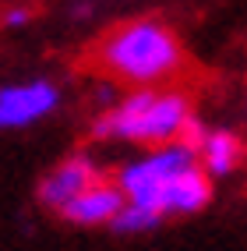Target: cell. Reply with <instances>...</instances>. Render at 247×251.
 <instances>
[{
  "label": "cell",
  "instance_id": "6da1fadb",
  "mask_svg": "<svg viewBox=\"0 0 247 251\" xmlns=\"http://www.w3.org/2000/svg\"><path fill=\"white\" fill-rule=\"evenodd\" d=\"M89 71L124 85H156L187 68V53L177 32L162 22L138 18L103 32L81 57Z\"/></svg>",
  "mask_w": 247,
  "mask_h": 251
},
{
  "label": "cell",
  "instance_id": "7a4b0ae2",
  "mask_svg": "<svg viewBox=\"0 0 247 251\" xmlns=\"http://www.w3.org/2000/svg\"><path fill=\"white\" fill-rule=\"evenodd\" d=\"M191 117V103L184 92H152L138 89L120 106L103 113L92 127L95 138H131V142H170L180 124Z\"/></svg>",
  "mask_w": 247,
  "mask_h": 251
},
{
  "label": "cell",
  "instance_id": "3957f363",
  "mask_svg": "<svg viewBox=\"0 0 247 251\" xmlns=\"http://www.w3.org/2000/svg\"><path fill=\"white\" fill-rule=\"evenodd\" d=\"M191 163H194V152H187L184 145H170V149H162V152L148 156V159H141L135 166H124L120 170V188L127 195V202L145 205V209L162 216V209H159L162 184L170 177H177L180 170H187Z\"/></svg>",
  "mask_w": 247,
  "mask_h": 251
},
{
  "label": "cell",
  "instance_id": "277c9868",
  "mask_svg": "<svg viewBox=\"0 0 247 251\" xmlns=\"http://www.w3.org/2000/svg\"><path fill=\"white\" fill-rule=\"evenodd\" d=\"M95 184H99L95 163L85 159V156H67L60 166H53V170L43 177V184H39V202L60 212L67 202H74L81 191L95 188Z\"/></svg>",
  "mask_w": 247,
  "mask_h": 251
},
{
  "label": "cell",
  "instance_id": "5b68a950",
  "mask_svg": "<svg viewBox=\"0 0 247 251\" xmlns=\"http://www.w3.org/2000/svg\"><path fill=\"white\" fill-rule=\"evenodd\" d=\"M57 106V89L49 81H32L22 89H0V127H22Z\"/></svg>",
  "mask_w": 247,
  "mask_h": 251
},
{
  "label": "cell",
  "instance_id": "8992f818",
  "mask_svg": "<svg viewBox=\"0 0 247 251\" xmlns=\"http://www.w3.org/2000/svg\"><path fill=\"white\" fill-rule=\"evenodd\" d=\"M127 205V195L124 188H113V184L99 180L95 188L81 191L74 202H67L60 209V216L67 223H81V226H92V223H113L120 216V209Z\"/></svg>",
  "mask_w": 247,
  "mask_h": 251
},
{
  "label": "cell",
  "instance_id": "52a82bcc",
  "mask_svg": "<svg viewBox=\"0 0 247 251\" xmlns=\"http://www.w3.org/2000/svg\"><path fill=\"white\" fill-rule=\"evenodd\" d=\"M212 198V184H208V170L202 166H187V170H180L177 177H170L162 184V195H159V209L162 216L170 212H198L205 209Z\"/></svg>",
  "mask_w": 247,
  "mask_h": 251
},
{
  "label": "cell",
  "instance_id": "ba28073f",
  "mask_svg": "<svg viewBox=\"0 0 247 251\" xmlns=\"http://www.w3.org/2000/svg\"><path fill=\"white\" fill-rule=\"evenodd\" d=\"M247 156V145L233 135V131H208V138H205V149H202V159H205V170L208 174H229V170H237V166L244 163Z\"/></svg>",
  "mask_w": 247,
  "mask_h": 251
},
{
  "label": "cell",
  "instance_id": "9c48e42d",
  "mask_svg": "<svg viewBox=\"0 0 247 251\" xmlns=\"http://www.w3.org/2000/svg\"><path fill=\"white\" fill-rule=\"evenodd\" d=\"M159 220H162L159 212L145 209V205H135V202H127V205L120 209V216H117V220H113L110 226L117 230V233H138V230H152V226H159Z\"/></svg>",
  "mask_w": 247,
  "mask_h": 251
},
{
  "label": "cell",
  "instance_id": "30bf717a",
  "mask_svg": "<svg viewBox=\"0 0 247 251\" xmlns=\"http://www.w3.org/2000/svg\"><path fill=\"white\" fill-rule=\"evenodd\" d=\"M205 138H208V131H205V124L198 121V117H187V121L180 124V131H177V145H184L187 152H202Z\"/></svg>",
  "mask_w": 247,
  "mask_h": 251
},
{
  "label": "cell",
  "instance_id": "8fae6325",
  "mask_svg": "<svg viewBox=\"0 0 247 251\" xmlns=\"http://www.w3.org/2000/svg\"><path fill=\"white\" fill-rule=\"evenodd\" d=\"M32 18V11H25V7H18V11H11L7 18H4V25H25Z\"/></svg>",
  "mask_w": 247,
  "mask_h": 251
}]
</instances>
